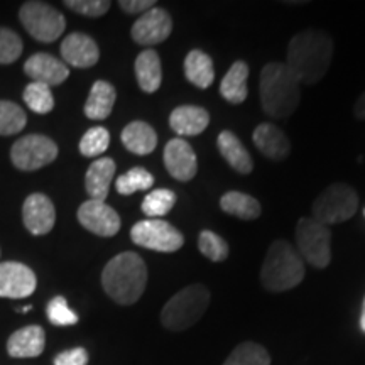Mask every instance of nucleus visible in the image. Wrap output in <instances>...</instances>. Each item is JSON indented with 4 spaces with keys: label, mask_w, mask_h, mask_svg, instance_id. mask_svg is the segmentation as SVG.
Returning a JSON list of instances; mask_svg holds the SVG:
<instances>
[{
    "label": "nucleus",
    "mask_w": 365,
    "mask_h": 365,
    "mask_svg": "<svg viewBox=\"0 0 365 365\" xmlns=\"http://www.w3.org/2000/svg\"><path fill=\"white\" fill-rule=\"evenodd\" d=\"M333 41L318 29H307L293 36L287 46V63L299 83H318L331 65Z\"/></svg>",
    "instance_id": "f257e3e1"
},
{
    "label": "nucleus",
    "mask_w": 365,
    "mask_h": 365,
    "mask_svg": "<svg viewBox=\"0 0 365 365\" xmlns=\"http://www.w3.org/2000/svg\"><path fill=\"white\" fill-rule=\"evenodd\" d=\"M148 284V267L135 252H122L108 261L102 272V286L110 298L122 307L139 301Z\"/></svg>",
    "instance_id": "f03ea898"
},
{
    "label": "nucleus",
    "mask_w": 365,
    "mask_h": 365,
    "mask_svg": "<svg viewBox=\"0 0 365 365\" xmlns=\"http://www.w3.org/2000/svg\"><path fill=\"white\" fill-rule=\"evenodd\" d=\"M259 95L269 117L286 118L293 115L301 102V83L286 63H267L261 71Z\"/></svg>",
    "instance_id": "7ed1b4c3"
},
{
    "label": "nucleus",
    "mask_w": 365,
    "mask_h": 365,
    "mask_svg": "<svg viewBox=\"0 0 365 365\" xmlns=\"http://www.w3.org/2000/svg\"><path fill=\"white\" fill-rule=\"evenodd\" d=\"M304 279V262L293 245L286 240L272 242L261 269L264 287L272 293L293 289Z\"/></svg>",
    "instance_id": "20e7f679"
},
{
    "label": "nucleus",
    "mask_w": 365,
    "mask_h": 365,
    "mask_svg": "<svg viewBox=\"0 0 365 365\" xmlns=\"http://www.w3.org/2000/svg\"><path fill=\"white\" fill-rule=\"evenodd\" d=\"M210 304V291L203 284H191L164 304L161 312V323L171 331H182L193 327L203 317Z\"/></svg>",
    "instance_id": "39448f33"
},
{
    "label": "nucleus",
    "mask_w": 365,
    "mask_h": 365,
    "mask_svg": "<svg viewBox=\"0 0 365 365\" xmlns=\"http://www.w3.org/2000/svg\"><path fill=\"white\" fill-rule=\"evenodd\" d=\"M359 208V195L345 182L330 185L313 203V218L323 225L341 223L355 215Z\"/></svg>",
    "instance_id": "423d86ee"
},
{
    "label": "nucleus",
    "mask_w": 365,
    "mask_h": 365,
    "mask_svg": "<svg viewBox=\"0 0 365 365\" xmlns=\"http://www.w3.org/2000/svg\"><path fill=\"white\" fill-rule=\"evenodd\" d=\"M298 254L317 269H325L331 262V232L314 218H301L296 225Z\"/></svg>",
    "instance_id": "0eeeda50"
},
{
    "label": "nucleus",
    "mask_w": 365,
    "mask_h": 365,
    "mask_svg": "<svg viewBox=\"0 0 365 365\" xmlns=\"http://www.w3.org/2000/svg\"><path fill=\"white\" fill-rule=\"evenodd\" d=\"M19 19L27 33L41 43H54L66 27L65 16L44 2L22 4Z\"/></svg>",
    "instance_id": "6e6552de"
},
{
    "label": "nucleus",
    "mask_w": 365,
    "mask_h": 365,
    "mask_svg": "<svg viewBox=\"0 0 365 365\" xmlns=\"http://www.w3.org/2000/svg\"><path fill=\"white\" fill-rule=\"evenodd\" d=\"M130 239L139 247L156 250V252H176L185 244V237L170 222L159 218H148L137 222L130 230Z\"/></svg>",
    "instance_id": "1a4fd4ad"
},
{
    "label": "nucleus",
    "mask_w": 365,
    "mask_h": 365,
    "mask_svg": "<svg viewBox=\"0 0 365 365\" xmlns=\"http://www.w3.org/2000/svg\"><path fill=\"white\" fill-rule=\"evenodd\" d=\"M58 158V145L49 137L29 134L14 143L11 159L21 171H36L51 164Z\"/></svg>",
    "instance_id": "9d476101"
},
{
    "label": "nucleus",
    "mask_w": 365,
    "mask_h": 365,
    "mask_svg": "<svg viewBox=\"0 0 365 365\" xmlns=\"http://www.w3.org/2000/svg\"><path fill=\"white\" fill-rule=\"evenodd\" d=\"M173 19L170 12L161 7H153L144 12L132 26V39L140 46H156L170 38Z\"/></svg>",
    "instance_id": "9b49d317"
},
{
    "label": "nucleus",
    "mask_w": 365,
    "mask_h": 365,
    "mask_svg": "<svg viewBox=\"0 0 365 365\" xmlns=\"http://www.w3.org/2000/svg\"><path fill=\"white\" fill-rule=\"evenodd\" d=\"M78 222L81 227L98 237H113L120 230V217L110 205L97 200H86L78 208Z\"/></svg>",
    "instance_id": "f8f14e48"
},
{
    "label": "nucleus",
    "mask_w": 365,
    "mask_h": 365,
    "mask_svg": "<svg viewBox=\"0 0 365 365\" xmlns=\"http://www.w3.org/2000/svg\"><path fill=\"white\" fill-rule=\"evenodd\" d=\"M36 286V274L26 264L0 262V298L24 299L34 293Z\"/></svg>",
    "instance_id": "ddd939ff"
},
{
    "label": "nucleus",
    "mask_w": 365,
    "mask_h": 365,
    "mask_svg": "<svg viewBox=\"0 0 365 365\" xmlns=\"http://www.w3.org/2000/svg\"><path fill=\"white\" fill-rule=\"evenodd\" d=\"M164 166L175 180L181 182L191 181L198 171V161L193 148L181 137L171 139L164 148Z\"/></svg>",
    "instance_id": "4468645a"
},
{
    "label": "nucleus",
    "mask_w": 365,
    "mask_h": 365,
    "mask_svg": "<svg viewBox=\"0 0 365 365\" xmlns=\"http://www.w3.org/2000/svg\"><path fill=\"white\" fill-rule=\"evenodd\" d=\"M22 220L33 235L49 234L56 222V210L48 196L33 193L27 196L24 207H22Z\"/></svg>",
    "instance_id": "2eb2a0df"
},
{
    "label": "nucleus",
    "mask_w": 365,
    "mask_h": 365,
    "mask_svg": "<svg viewBox=\"0 0 365 365\" xmlns=\"http://www.w3.org/2000/svg\"><path fill=\"white\" fill-rule=\"evenodd\" d=\"M24 71L31 80L36 83H43L46 86L61 85L68 76L70 70L63 61L51 56L48 53H36L24 63Z\"/></svg>",
    "instance_id": "dca6fc26"
},
{
    "label": "nucleus",
    "mask_w": 365,
    "mask_h": 365,
    "mask_svg": "<svg viewBox=\"0 0 365 365\" xmlns=\"http://www.w3.org/2000/svg\"><path fill=\"white\" fill-rule=\"evenodd\" d=\"M61 56L75 68H91L98 63L100 49L90 36L73 33L61 43Z\"/></svg>",
    "instance_id": "f3484780"
},
{
    "label": "nucleus",
    "mask_w": 365,
    "mask_h": 365,
    "mask_svg": "<svg viewBox=\"0 0 365 365\" xmlns=\"http://www.w3.org/2000/svg\"><path fill=\"white\" fill-rule=\"evenodd\" d=\"M252 140L261 153L271 161H282L289 156L291 144L284 132L279 127L264 122V124L255 127Z\"/></svg>",
    "instance_id": "a211bd4d"
},
{
    "label": "nucleus",
    "mask_w": 365,
    "mask_h": 365,
    "mask_svg": "<svg viewBox=\"0 0 365 365\" xmlns=\"http://www.w3.org/2000/svg\"><path fill=\"white\" fill-rule=\"evenodd\" d=\"M46 335L38 325H29L14 331L7 340V354L14 359H34L44 352Z\"/></svg>",
    "instance_id": "6ab92c4d"
},
{
    "label": "nucleus",
    "mask_w": 365,
    "mask_h": 365,
    "mask_svg": "<svg viewBox=\"0 0 365 365\" xmlns=\"http://www.w3.org/2000/svg\"><path fill=\"white\" fill-rule=\"evenodd\" d=\"M210 124V113L198 105H180L170 115V125L178 135H198Z\"/></svg>",
    "instance_id": "aec40b11"
},
{
    "label": "nucleus",
    "mask_w": 365,
    "mask_h": 365,
    "mask_svg": "<svg viewBox=\"0 0 365 365\" xmlns=\"http://www.w3.org/2000/svg\"><path fill=\"white\" fill-rule=\"evenodd\" d=\"M113 175H115V163L110 158H100L90 164L85 176V188L90 200L105 202L110 190Z\"/></svg>",
    "instance_id": "412c9836"
},
{
    "label": "nucleus",
    "mask_w": 365,
    "mask_h": 365,
    "mask_svg": "<svg viewBox=\"0 0 365 365\" xmlns=\"http://www.w3.org/2000/svg\"><path fill=\"white\" fill-rule=\"evenodd\" d=\"M217 145L223 159H225L232 170L240 173V175H250V173H252L254 170L252 158H250L249 150L244 148V144L240 143V139L234 134V132L230 130L220 132Z\"/></svg>",
    "instance_id": "4be33fe9"
},
{
    "label": "nucleus",
    "mask_w": 365,
    "mask_h": 365,
    "mask_svg": "<svg viewBox=\"0 0 365 365\" xmlns=\"http://www.w3.org/2000/svg\"><path fill=\"white\" fill-rule=\"evenodd\" d=\"M122 144L125 149L137 156H148L158 145V134L148 122L134 120L122 130Z\"/></svg>",
    "instance_id": "5701e85b"
},
{
    "label": "nucleus",
    "mask_w": 365,
    "mask_h": 365,
    "mask_svg": "<svg viewBox=\"0 0 365 365\" xmlns=\"http://www.w3.org/2000/svg\"><path fill=\"white\" fill-rule=\"evenodd\" d=\"M135 78L140 90L154 93L163 83V68L159 54L154 49H144L135 59Z\"/></svg>",
    "instance_id": "b1692460"
},
{
    "label": "nucleus",
    "mask_w": 365,
    "mask_h": 365,
    "mask_svg": "<svg viewBox=\"0 0 365 365\" xmlns=\"http://www.w3.org/2000/svg\"><path fill=\"white\" fill-rule=\"evenodd\" d=\"M115 88L105 80L95 81L85 103V115L90 120H103L110 115L115 105Z\"/></svg>",
    "instance_id": "393cba45"
},
{
    "label": "nucleus",
    "mask_w": 365,
    "mask_h": 365,
    "mask_svg": "<svg viewBox=\"0 0 365 365\" xmlns=\"http://www.w3.org/2000/svg\"><path fill=\"white\" fill-rule=\"evenodd\" d=\"M249 78V66L245 61H235L223 76L220 83V95L228 103L239 105L247 98Z\"/></svg>",
    "instance_id": "a878e982"
},
{
    "label": "nucleus",
    "mask_w": 365,
    "mask_h": 365,
    "mask_svg": "<svg viewBox=\"0 0 365 365\" xmlns=\"http://www.w3.org/2000/svg\"><path fill=\"white\" fill-rule=\"evenodd\" d=\"M185 76L198 88H208L215 80V68L207 53L193 49L185 58Z\"/></svg>",
    "instance_id": "bb28decb"
},
{
    "label": "nucleus",
    "mask_w": 365,
    "mask_h": 365,
    "mask_svg": "<svg viewBox=\"0 0 365 365\" xmlns=\"http://www.w3.org/2000/svg\"><path fill=\"white\" fill-rule=\"evenodd\" d=\"M220 207L228 215H234L242 220H255L261 217V203L254 196L240 193V191H228L222 196Z\"/></svg>",
    "instance_id": "cd10ccee"
},
{
    "label": "nucleus",
    "mask_w": 365,
    "mask_h": 365,
    "mask_svg": "<svg viewBox=\"0 0 365 365\" xmlns=\"http://www.w3.org/2000/svg\"><path fill=\"white\" fill-rule=\"evenodd\" d=\"M223 365H271V357L262 345L244 341L235 346Z\"/></svg>",
    "instance_id": "c85d7f7f"
},
{
    "label": "nucleus",
    "mask_w": 365,
    "mask_h": 365,
    "mask_svg": "<svg viewBox=\"0 0 365 365\" xmlns=\"http://www.w3.org/2000/svg\"><path fill=\"white\" fill-rule=\"evenodd\" d=\"M175 205H176L175 191L159 188V190H153L149 195H145L143 202V212L148 218H159V217L168 215Z\"/></svg>",
    "instance_id": "c756f323"
},
{
    "label": "nucleus",
    "mask_w": 365,
    "mask_h": 365,
    "mask_svg": "<svg viewBox=\"0 0 365 365\" xmlns=\"http://www.w3.org/2000/svg\"><path fill=\"white\" fill-rule=\"evenodd\" d=\"M27 117L17 103L0 100V135H14L26 127Z\"/></svg>",
    "instance_id": "7c9ffc66"
},
{
    "label": "nucleus",
    "mask_w": 365,
    "mask_h": 365,
    "mask_svg": "<svg viewBox=\"0 0 365 365\" xmlns=\"http://www.w3.org/2000/svg\"><path fill=\"white\" fill-rule=\"evenodd\" d=\"M154 176L144 168H132L125 175L118 176L115 181V188L120 195L129 196L135 191H144L153 188Z\"/></svg>",
    "instance_id": "2f4dec72"
},
{
    "label": "nucleus",
    "mask_w": 365,
    "mask_h": 365,
    "mask_svg": "<svg viewBox=\"0 0 365 365\" xmlns=\"http://www.w3.org/2000/svg\"><path fill=\"white\" fill-rule=\"evenodd\" d=\"M24 102L36 113H49L54 108V97L51 88L43 83L31 81L24 88Z\"/></svg>",
    "instance_id": "473e14b6"
},
{
    "label": "nucleus",
    "mask_w": 365,
    "mask_h": 365,
    "mask_svg": "<svg viewBox=\"0 0 365 365\" xmlns=\"http://www.w3.org/2000/svg\"><path fill=\"white\" fill-rule=\"evenodd\" d=\"M110 145V134L105 127H91L80 140V153L85 158H95L103 154Z\"/></svg>",
    "instance_id": "72a5a7b5"
},
{
    "label": "nucleus",
    "mask_w": 365,
    "mask_h": 365,
    "mask_svg": "<svg viewBox=\"0 0 365 365\" xmlns=\"http://www.w3.org/2000/svg\"><path fill=\"white\" fill-rule=\"evenodd\" d=\"M198 249L212 262H222L228 257V244L215 232L203 230L198 237Z\"/></svg>",
    "instance_id": "f704fd0d"
},
{
    "label": "nucleus",
    "mask_w": 365,
    "mask_h": 365,
    "mask_svg": "<svg viewBox=\"0 0 365 365\" xmlns=\"http://www.w3.org/2000/svg\"><path fill=\"white\" fill-rule=\"evenodd\" d=\"M46 313H48L49 322L56 327H70L78 323V314L70 309L68 301L63 296H56L49 301Z\"/></svg>",
    "instance_id": "c9c22d12"
},
{
    "label": "nucleus",
    "mask_w": 365,
    "mask_h": 365,
    "mask_svg": "<svg viewBox=\"0 0 365 365\" xmlns=\"http://www.w3.org/2000/svg\"><path fill=\"white\" fill-rule=\"evenodd\" d=\"M22 54V39L7 27H0V65H11Z\"/></svg>",
    "instance_id": "e433bc0d"
},
{
    "label": "nucleus",
    "mask_w": 365,
    "mask_h": 365,
    "mask_svg": "<svg viewBox=\"0 0 365 365\" xmlns=\"http://www.w3.org/2000/svg\"><path fill=\"white\" fill-rule=\"evenodd\" d=\"M65 6L73 12L81 14L86 17H100L108 12L110 2L107 0H66Z\"/></svg>",
    "instance_id": "4c0bfd02"
},
{
    "label": "nucleus",
    "mask_w": 365,
    "mask_h": 365,
    "mask_svg": "<svg viewBox=\"0 0 365 365\" xmlns=\"http://www.w3.org/2000/svg\"><path fill=\"white\" fill-rule=\"evenodd\" d=\"M88 364V352L83 346L65 350L54 357V365H86Z\"/></svg>",
    "instance_id": "58836bf2"
},
{
    "label": "nucleus",
    "mask_w": 365,
    "mask_h": 365,
    "mask_svg": "<svg viewBox=\"0 0 365 365\" xmlns=\"http://www.w3.org/2000/svg\"><path fill=\"white\" fill-rule=\"evenodd\" d=\"M118 6H120L122 11L127 14H140V16H143L144 12L156 7V2H154V0H120Z\"/></svg>",
    "instance_id": "ea45409f"
},
{
    "label": "nucleus",
    "mask_w": 365,
    "mask_h": 365,
    "mask_svg": "<svg viewBox=\"0 0 365 365\" xmlns=\"http://www.w3.org/2000/svg\"><path fill=\"white\" fill-rule=\"evenodd\" d=\"M354 113H355V117L360 118V120H365V91L360 95L357 102H355Z\"/></svg>",
    "instance_id": "a19ab883"
},
{
    "label": "nucleus",
    "mask_w": 365,
    "mask_h": 365,
    "mask_svg": "<svg viewBox=\"0 0 365 365\" xmlns=\"http://www.w3.org/2000/svg\"><path fill=\"white\" fill-rule=\"evenodd\" d=\"M360 328H362V331L365 333V299L362 304V314H360Z\"/></svg>",
    "instance_id": "79ce46f5"
},
{
    "label": "nucleus",
    "mask_w": 365,
    "mask_h": 365,
    "mask_svg": "<svg viewBox=\"0 0 365 365\" xmlns=\"http://www.w3.org/2000/svg\"><path fill=\"white\" fill-rule=\"evenodd\" d=\"M364 215H365V210H364Z\"/></svg>",
    "instance_id": "37998d69"
}]
</instances>
